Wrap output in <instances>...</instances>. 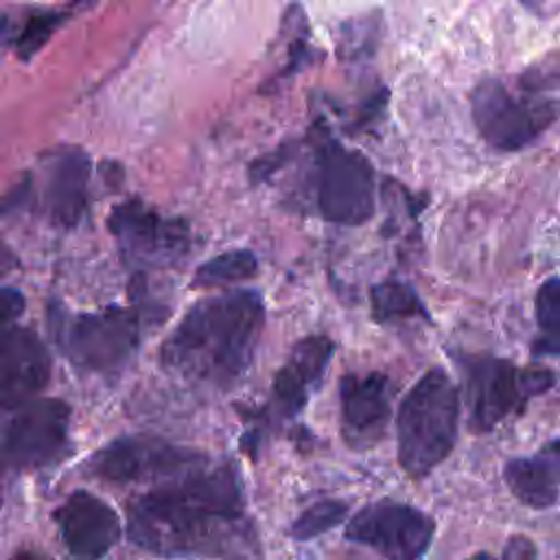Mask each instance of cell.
Masks as SVG:
<instances>
[{
    "label": "cell",
    "instance_id": "6da1fadb",
    "mask_svg": "<svg viewBox=\"0 0 560 560\" xmlns=\"http://www.w3.org/2000/svg\"><path fill=\"white\" fill-rule=\"evenodd\" d=\"M133 545L166 558L249 556L254 527L230 464L199 466L138 497L127 510Z\"/></svg>",
    "mask_w": 560,
    "mask_h": 560
},
{
    "label": "cell",
    "instance_id": "7a4b0ae2",
    "mask_svg": "<svg viewBox=\"0 0 560 560\" xmlns=\"http://www.w3.org/2000/svg\"><path fill=\"white\" fill-rule=\"evenodd\" d=\"M265 326L258 291L232 289L188 308L160 348V363L188 381L232 387L249 370Z\"/></svg>",
    "mask_w": 560,
    "mask_h": 560
},
{
    "label": "cell",
    "instance_id": "3957f363",
    "mask_svg": "<svg viewBox=\"0 0 560 560\" xmlns=\"http://www.w3.org/2000/svg\"><path fill=\"white\" fill-rule=\"evenodd\" d=\"M459 398L444 370H429L398 409V462L413 479L427 477L453 451Z\"/></svg>",
    "mask_w": 560,
    "mask_h": 560
},
{
    "label": "cell",
    "instance_id": "277c9868",
    "mask_svg": "<svg viewBox=\"0 0 560 560\" xmlns=\"http://www.w3.org/2000/svg\"><path fill=\"white\" fill-rule=\"evenodd\" d=\"M48 324L63 357L88 372L120 368L140 341L138 313L120 306H105L96 313H68L63 304L52 302L48 306Z\"/></svg>",
    "mask_w": 560,
    "mask_h": 560
},
{
    "label": "cell",
    "instance_id": "5b68a950",
    "mask_svg": "<svg viewBox=\"0 0 560 560\" xmlns=\"http://www.w3.org/2000/svg\"><path fill=\"white\" fill-rule=\"evenodd\" d=\"M468 424L492 431L510 413H521L529 398L553 387L556 376L545 368L521 370L497 357H475L464 363Z\"/></svg>",
    "mask_w": 560,
    "mask_h": 560
},
{
    "label": "cell",
    "instance_id": "8992f818",
    "mask_svg": "<svg viewBox=\"0 0 560 560\" xmlns=\"http://www.w3.org/2000/svg\"><path fill=\"white\" fill-rule=\"evenodd\" d=\"M70 407L59 398H35L0 427V472L37 470L55 464L68 448Z\"/></svg>",
    "mask_w": 560,
    "mask_h": 560
},
{
    "label": "cell",
    "instance_id": "52a82bcc",
    "mask_svg": "<svg viewBox=\"0 0 560 560\" xmlns=\"http://www.w3.org/2000/svg\"><path fill=\"white\" fill-rule=\"evenodd\" d=\"M199 466H206V455L153 435L116 438L85 464L90 475L112 483L186 475Z\"/></svg>",
    "mask_w": 560,
    "mask_h": 560
},
{
    "label": "cell",
    "instance_id": "ba28073f",
    "mask_svg": "<svg viewBox=\"0 0 560 560\" xmlns=\"http://www.w3.org/2000/svg\"><path fill=\"white\" fill-rule=\"evenodd\" d=\"M433 532L435 523L424 512L396 501H376L350 518L346 538L370 547L383 560H420Z\"/></svg>",
    "mask_w": 560,
    "mask_h": 560
},
{
    "label": "cell",
    "instance_id": "9c48e42d",
    "mask_svg": "<svg viewBox=\"0 0 560 560\" xmlns=\"http://www.w3.org/2000/svg\"><path fill=\"white\" fill-rule=\"evenodd\" d=\"M107 228L120 252L136 265L168 267L182 260L190 247V230L182 219H164L140 199L118 203L107 219Z\"/></svg>",
    "mask_w": 560,
    "mask_h": 560
},
{
    "label": "cell",
    "instance_id": "30bf717a",
    "mask_svg": "<svg viewBox=\"0 0 560 560\" xmlns=\"http://www.w3.org/2000/svg\"><path fill=\"white\" fill-rule=\"evenodd\" d=\"M472 122L488 144L516 151L534 142L549 125L551 112L542 103L516 96L497 79L481 81L470 96Z\"/></svg>",
    "mask_w": 560,
    "mask_h": 560
},
{
    "label": "cell",
    "instance_id": "8fae6325",
    "mask_svg": "<svg viewBox=\"0 0 560 560\" xmlns=\"http://www.w3.org/2000/svg\"><path fill=\"white\" fill-rule=\"evenodd\" d=\"M317 208L326 221L339 225H361L374 214V171L363 153L343 147L324 153Z\"/></svg>",
    "mask_w": 560,
    "mask_h": 560
},
{
    "label": "cell",
    "instance_id": "7c38bea8",
    "mask_svg": "<svg viewBox=\"0 0 560 560\" xmlns=\"http://www.w3.org/2000/svg\"><path fill=\"white\" fill-rule=\"evenodd\" d=\"M50 354L31 328L0 324V411L35 400L50 381Z\"/></svg>",
    "mask_w": 560,
    "mask_h": 560
},
{
    "label": "cell",
    "instance_id": "4fadbf2b",
    "mask_svg": "<svg viewBox=\"0 0 560 560\" xmlns=\"http://www.w3.org/2000/svg\"><path fill=\"white\" fill-rule=\"evenodd\" d=\"M59 536L74 560H101L120 538V518L109 503L88 490H74L57 508Z\"/></svg>",
    "mask_w": 560,
    "mask_h": 560
},
{
    "label": "cell",
    "instance_id": "5bb4252c",
    "mask_svg": "<svg viewBox=\"0 0 560 560\" xmlns=\"http://www.w3.org/2000/svg\"><path fill=\"white\" fill-rule=\"evenodd\" d=\"M392 383L381 372L346 374L339 383L341 435L352 448L374 446L392 416Z\"/></svg>",
    "mask_w": 560,
    "mask_h": 560
},
{
    "label": "cell",
    "instance_id": "9a60e30c",
    "mask_svg": "<svg viewBox=\"0 0 560 560\" xmlns=\"http://www.w3.org/2000/svg\"><path fill=\"white\" fill-rule=\"evenodd\" d=\"M332 352L335 341L326 335L304 337L291 348L287 361L276 372L271 387V409L278 418H293L304 409L311 392L319 385Z\"/></svg>",
    "mask_w": 560,
    "mask_h": 560
},
{
    "label": "cell",
    "instance_id": "2e32d148",
    "mask_svg": "<svg viewBox=\"0 0 560 560\" xmlns=\"http://www.w3.org/2000/svg\"><path fill=\"white\" fill-rule=\"evenodd\" d=\"M90 158L81 149H63L52 164L48 184L50 219L59 228H72L81 219L88 201Z\"/></svg>",
    "mask_w": 560,
    "mask_h": 560
},
{
    "label": "cell",
    "instance_id": "e0dca14e",
    "mask_svg": "<svg viewBox=\"0 0 560 560\" xmlns=\"http://www.w3.org/2000/svg\"><path fill=\"white\" fill-rule=\"evenodd\" d=\"M503 475L510 492L529 508H549L558 499L560 481L538 453L508 462Z\"/></svg>",
    "mask_w": 560,
    "mask_h": 560
},
{
    "label": "cell",
    "instance_id": "ac0fdd59",
    "mask_svg": "<svg viewBox=\"0 0 560 560\" xmlns=\"http://www.w3.org/2000/svg\"><path fill=\"white\" fill-rule=\"evenodd\" d=\"M258 269V258L249 249H230L223 252L203 265L197 267L190 284L195 289H210V287H228L252 278Z\"/></svg>",
    "mask_w": 560,
    "mask_h": 560
},
{
    "label": "cell",
    "instance_id": "d6986e66",
    "mask_svg": "<svg viewBox=\"0 0 560 560\" xmlns=\"http://www.w3.org/2000/svg\"><path fill=\"white\" fill-rule=\"evenodd\" d=\"M370 302H372V317L378 324H389L396 319L420 317V315L429 317L418 293L409 284L398 280L378 282L370 293Z\"/></svg>",
    "mask_w": 560,
    "mask_h": 560
},
{
    "label": "cell",
    "instance_id": "ffe728a7",
    "mask_svg": "<svg viewBox=\"0 0 560 560\" xmlns=\"http://www.w3.org/2000/svg\"><path fill=\"white\" fill-rule=\"evenodd\" d=\"M538 337L534 339V354H560V278H549L536 293Z\"/></svg>",
    "mask_w": 560,
    "mask_h": 560
},
{
    "label": "cell",
    "instance_id": "44dd1931",
    "mask_svg": "<svg viewBox=\"0 0 560 560\" xmlns=\"http://www.w3.org/2000/svg\"><path fill=\"white\" fill-rule=\"evenodd\" d=\"M348 514V505L337 499H322L306 508L289 527V536L295 540L315 538L335 525H339Z\"/></svg>",
    "mask_w": 560,
    "mask_h": 560
},
{
    "label": "cell",
    "instance_id": "7402d4cb",
    "mask_svg": "<svg viewBox=\"0 0 560 560\" xmlns=\"http://www.w3.org/2000/svg\"><path fill=\"white\" fill-rule=\"evenodd\" d=\"M59 24H61L59 13H35L33 18H28V22L24 24V28L15 39L18 57L22 61L33 59L44 48V44H48V39L52 37Z\"/></svg>",
    "mask_w": 560,
    "mask_h": 560
},
{
    "label": "cell",
    "instance_id": "603a6c76",
    "mask_svg": "<svg viewBox=\"0 0 560 560\" xmlns=\"http://www.w3.org/2000/svg\"><path fill=\"white\" fill-rule=\"evenodd\" d=\"M24 306L26 300L18 289L0 284V324H11L13 319H18Z\"/></svg>",
    "mask_w": 560,
    "mask_h": 560
},
{
    "label": "cell",
    "instance_id": "cb8c5ba5",
    "mask_svg": "<svg viewBox=\"0 0 560 560\" xmlns=\"http://www.w3.org/2000/svg\"><path fill=\"white\" fill-rule=\"evenodd\" d=\"M505 560H536V547L525 536H512L505 545Z\"/></svg>",
    "mask_w": 560,
    "mask_h": 560
},
{
    "label": "cell",
    "instance_id": "d4e9b609",
    "mask_svg": "<svg viewBox=\"0 0 560 560\" xmlns=\"http://www.w3.org/2000/svg\"><path fill=\"white\" fill-rule=\"evenodd\" d=\"M538 455L547 462V466L551 468V472H553L556 479L560 481V440L547 442V444L538 451Z\"/></svg>",
    "mask_w": 560,
    "mask_h": 560
},
{
    "label": "cell",
    "instance_id": "484cf974",
    "mask_svg": "<svg viewBox=\"0 0 560 560\" xmlns=\"http://www.w3.org/2000/svg\"><path fill=\"white\" fill-rule=\"evenodd\" d=\"M11 560H48V558L42 556V553H37V551H20V553H15Z\"/></svg>",
    "mask_w": 560,
    "mask_h": 560
},
{
    "label": "cell",
    "instance_id": "4316f807",
    "mask_svg": "<svg viewBox=\"0 0 560 560\" xmlns=\"http://www.w3.org/2000/svg\"><path fill=\"white\" fill-rule=\"evenodd\" d=\"M7 26H9V18H7V13L0 9V48H2L4 37H7Z\"/></svg>",
    "mask_w": 560,
    "mask_h": 560
},
{
    "label": "cell",
    "instance_id": "83f0119b",
    "mask_svg": "<svg viewBox=\"0 0 560 560\" xmlns=\"http://www.w3.org/2000/svg\"><path fill=\"white\" fill-rule=\"evenodd\" d=\"M472 560H494L490 553H486V551H481V553H477Z\"/></svg>",
    "mask_w": 560,
    "mask_h": 560
}]
</instances>
